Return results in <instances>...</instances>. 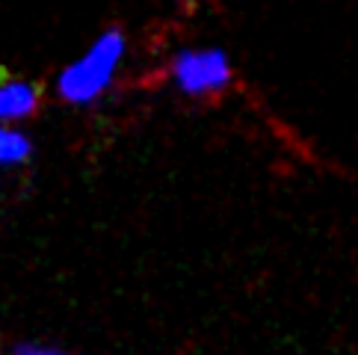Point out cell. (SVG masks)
Listing matches in <instances>:
<instances>
[{
    "label": "cell",
    "mask_w": 358,
    "mask_h": 355,
    "mask_svg": "<svg viewBox=\"0 0 358 355\" xmlns=\"http://www.w3.org/2000/svg\"><path fill=\"white\" fill-rule=\"evenodd\" d=\"M30 157V139L9 128H0V163H24Z\"/></svg>",
    "instance_id": "cell-4"
},
{
    "label": "cell",
    "mask_w": 358,
    "mask_h": 355,
    "mask_svg": "<svg viewBox=\"0 0 358 355\" xmlns=\"http://www.w3.org/2000/svg\"><path fill=\"white\" fill-rule=\"evenodd\" d=\"M42 89L27 80L0 83V119H27L39 110Z\"/></svg>",
    "instance_id": "cell-3"
},
{
    "label": "cell",
    "mask_w": 358,
    "mask_h": 355,
    "mask_svg": "<svg viewBox=\"0 0 358 355\" xmlns=\"http://www.w3.org/2000/svg\"><path fill=\"white\" fill-rule=\"evenodd\" d=\"M122 57H124V33L119 27H110L107 33L98 36L92 48L78 62H71L59 74L57 92L66 101H71V104H86V101L98 98L110 86Z\"/></svg>",
    "instance_id": "cell-1"
},
{
    "label": "cell",
    "mask_w": 358,
    "mask_h": 355,
    "mask_svg": "<svg viewBox=\"0 0 358 355\" xmlns=\"http://www.w3.org/2000/svg\"><path fill=\"white\" fill-rule=\"evenodd\" d=\"M18 355H57V352H48V349H36V347H21Z\"/></svg>",
    "instance_id": "cell-5"
},
{
    "label": "cell",
    "mask_w": 358,
    "mask_h": 355,
    "mask_svg": "<svg viewBox=\"0 0 358 355\" xmlns=\"http://www.w3.org/2000/svg\"><path fill=\"white\" fill-rule=\"evenodd\" d=\"M172 78L187 95H210L222 92L231 83V62L220 48L181 50L172 59Z\"/></svg>",
    "instance_id": "cell-2"
}]
</instances>
